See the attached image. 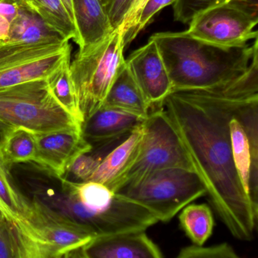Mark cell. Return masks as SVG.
Segmentation results:
<instances>
[{
    "instance_id": "obj_1",
    "label": "cell",
    "mask_w": 258,
    "mask_h": 258,
    "mask_svg": "<svg viewBox=\"0 0 258 258\" xmlns=\"http://www.w3.org/2000/svg\"><path fill=\"white\" fill-rule=\"evenodd\" d=\"M258 88V54L232 81L207 90L171 93L163 108L206 189V194L231 234L252 239L258 211L235 165L230 120L244 97Z\"/></svg>"
},
{
    "instance_id": "obj_2",
    "label": "cell",
    "mask_w": 258,
    "mask_h": 258,
    "mask_svg": "<svg viewBox=\"0 0 258 258\" xmlns=\"http://www.w3.org/2000/svg\"><path fill=\"white\" fill-rule=\"evenodd\" d=\"M163 59L173 92L207 90L243 74L258 54V40L239 47H223L195 39L186 31L151 36Z\"/></svg>"
},
{
    "instance_id": "obj_3",
    "label": "cell",
    "mask_w": 258,
    "mask_h": 258,
    "mask_svg": "<svg viewBox=\"0 0 258 258\" xmlns=\"http://www.w3.org/2000/svg\"><path fill=\"white\" fill-rule=\"evenodd\" d=\"M124 37L118 30L92 48L77 51L70 63V74L83 124L101 108L125 65Z\"/></svg>"
},
{
    "instance_id": "obj_4",
    "label": "cell",
    "mask_w": 258,
    "mask_h": 258,
    "mask_svg": "<svg viewBox=\"0 0 258 258\" xmlns=\"http://www.w3.org/2000/svg\"><path fill=\"white\" fill-rule=\"evenodd\" d=\"M0 121L35 135L82 129V124L56 101L46 80L0 89Z\"/></svg>"
},
{
    "instance_id": "obj_5",
    "label": "cell",
    "mask_w": 258,
    "mask_h": 258,
    "mask_svg": "<svg viewBox=\"0 0 258 258\" xmlns=\"http://www.w3.org/2000/svg\"><path fill=\"white\" fill-rule=\"evenodd\" d=\"M115 194L145 208L158 221L167 223L192 202L206 195V189L195 171L171 168L124 185Z\"/></svg>"
},
{
    "instance_id": "obj_6",
    "label": "cell",
    "mask_w": 258,
    "mask_h": 258,
    "mask_svg": "<svg viewBox=\"0 0 258 258\" xmlns=\"http://www.w3.org/2000/svg\"><path fill=\"white\" fill-rule=\"evenodd\" d=\"M142 126L143 139L139 156L121 180L118 190L159 170L180 168L193 171L189 156L163 107L151 110Z\"/></svg>"
},
{
    "instance_id": "obj_7",
    "label": "cell",
    "mask_w": 258,
    "mask_h": 258,
    "mask_svg": "<svg viewBox=\"0 0 258 258\" xmlns=\"http://www.w3.org/2000/svg\"><path fill=\"white\" fill-rule=\"evenodd\" d=\"M71 45L65 39L35 44L0 41V89L46 80L71 61Z\"/></svg>"
},
{
    "instance_id": "obj_8",
    "label": "cell",
    "mask_w": 258,
    "mask_h": 258,
    "mask_svg": "<svg viewBox=\"0 0 258 258\" xmlns=\"http://www.w3.org/2000/svg\"><path fill=\"white\" fill-rule=\"evenodd\" d=\"M258 15L230 3L218 5L195 15L186 33L223 47H239L257 38Z\"/></svg>"
},
{
    "instance_id": "obj_9",
    "label": "cell",
    "mask_w": 258,
    "mask_h": 258,
    "mask_svg": "<svg viewBox=\"0 0 258 258\" xmlns=\"http://www.w3.org/2000/svg\"><path fill=\"white\" fill-rule=\"evenodd\" d=\"M235 165L258 211V88L247 94L230 120Z\"/></svg>"
},
{
    "instance_id": "obj_10",
    "label": "cell",
    "mask_w": 258,
    "mask_h": 258,
    "mask_svg": "<svg viewBox=\"0 0 258 258\" xmlns=\"http://www.w3.org/2000/svg\"><path fill=\"white\" fill-rule=\"evenodd\" d=\"M30 226L44 258H58L95 238L35 197L30 200Z\"/></svg>"
},
{
    "instance_id": "obj_11",
    "label": "cell",
    "mask_w": 258,
    "mask_h": 258,
    "mask_svg": "<svg viewBox=\"0 0 258 258\" xmlns=\"http://www.w3.org/2000/svg\"><path fill=\"white\" fill-rule=\"evenodd\" d=\"M126 67L151 110L163 107L173 93L172 84L163 59L154 40L150 38L125 60Z\"/></svg>"
},
{
    "instance_id": "obj_12",
    "label": "cell",
    "mask_w": 258,
    "mask_h": 258,
    "mask_svg": "<svg viewBox=\"0 0 258 258\" xmlns=\"http://www.w3.org/2000/svg\"><path fill=\"white\" fill-rule=\"evenodd\" d=\"M36 144L33 162L61 179L78 156L93 149L83 137L82 129L36 135Z\"/></svg>"
},
{
    "instance_id": "obj_13",
    "label": "cell",
    "mask_w": 258,
    "mask_h": 258,
    "mask_svg": "<svg viewBox=\"0 0 258 258\" xmlns=\"http://www.w3.org/2000/svg\"><path fill=\"white\" fill-rule=\"evenodd\" d=\"M83 248L88 258H163L145 231L98 236Z\"/></svg>"
},
{
    "instance_id": "obj_14",
    "label": "cell",
    "mask_w": 258,
    "mask_h": 258,
    "mask_svg": "<svg viewBox=\"0 0 258 258\" xmlns=\"http://www.w3.org/2000/svg\"><path fill=\"white\" fill-rule=\"evenodd\" d=\"M142 139V123L105 156L89 180L102 183L115 194L121 180L137 159Z\"/></svg>"
},
{
    "instance_id": "obj_15",
    "label": "cell",
    "mask_w": 258,
    "mask_h": 258,
    "mask_svg": "<svg viewBox=\"0 0 258 258\" xmlns=\"http://www.w3.org/2000/svg\"><path fill=\"white\" fill-rule=\"evenodd\" d=\"M135 115L101 107L82 125L85 139L92 146L108 145L127 137L143 122Z\"/></svg>"
},
{
    "instance_id": "obj_16",
    "label": "cell",
    "mask_w": 258,
    "mask_h": 258,
    "mask_svg": "<svg viewBox=\"0 0 258 258\" xmlns=\"http://www.w3.org/2000/svg\"><path fill=\"white\" fill-rule=\"evenodd\" d=\"M79 51L98 45L115 30L101 0H73Z\"/></svg>"
},
{
    "instance_id": "obj_17",
    "label": "cell",
    "mask_w": 258,
    "mask_h": 258,
    "mask_svg": "<svg viewBox=\"0 0 258 258\" xmlns=\"http://www.w3.org/2000/svg\"><path fill=\"white\" fill-rule=\"evenodd\" d=\"M101 107L115 109L142 119L149 114L151 107L130 75L126 63L114 82Z\"/></svg>"
},
{
    "instance_id": "obj_18",
    "label": "cell",
    "mask_w": 258,
    "mask_h": 258,
    "mask_svg": "<svg viewBox=\"0 0 258 258\" xmlns=\"http://www.w3.org/2000/svg\"><path fill=\"white\" fill-rule=\"evenodd\" d=\"M0 258H43L39 245L1 210Z\"/></svg>"
},
{
    "instance_id": "obj_19",
    "label": "cell",
    "mask_w": 258,
    "mask_h": 258,
    "mask_svg": "<svg viewBox=\"0 0 258 258\" xmlns=\"http://www.w3.org/2000/svg\"><path fill=\"white\" fill-rule=\"evenodd\" d=\"M0 210L17 223L37 244L30 226V200L15 189L0 163Z\"/></svg>"
},
{
    "instance_id": "obj_20",
    "label": "cell",
    "mask_w": 258,
    "mask_h": 258,
    "mask_svg": "<svg viewBox=\"0 0 258 258\" xmlns=\"http://www.w3.org/2000/svg\"><path fill=\"white\" fill-rule=\"evenodd\" d=\"M62 38L51 31L34 12L21 9L11 23L7 42L35 44L60 40Z\"/></svg>"
},
{
    "instance_id": "obj_21",
    "label": "cell",
    "mask_w": 258,
    "mask_h": 258,
    "mask_svg": "<svg viewBox=\"0 0 258 258\" xmlns=\"http://www.w3.org/2000/svg\"><path fill=\"white\" fill-rule=\"evenodd\" d=\"M32 12L38 15L44 24L65 40L79 43L78 33L72 18L62 0H34Z\"/></svg>"
},
{
    "instance_id": "obj_22",
    "label": "cell",
    "mask_w": 258,
    "mask_h": 258,
    "mask_svg": "<svg viewBox=\"0 0 258 258\" xmlns=\"http://www.w3.org/2000/svg\"><path fill=\"white\" fill-rule=\"evenodd\" d=\"M179 220L186 236L197 246H203L212 236L215 220L208 205H188L182 211Z\"/></svg>"
},
{
    "instance_id": "obj_23",
    "label": "cell",
    "mask_w": 258,
    "mask_h": 258,
    "mask_svg": "<svg viewBox=\"0 0 258 258\" xmlns=\"http://www.w3.org/2000/svg\"><path fill=\"white\" fill-rule=\"evenodd\" d=\"M36 150V135L27 129L15 128L3 146L1 164L8 169L15 164L33 162Z\"/></svg>"
},
{
    "instance_id": "obj_24",
    "label": "cell",
    "mask_w": 258,
    "mask_h": 258,
    "mask_svg": "<svg viewBox=\"0 0 258 258\" xmlns=\"http://www.w3.org/2000/svg\"><path fill=\"white\" fill-rule=\"evenodd\" d=\"M71 61L64 64L46 79L48 87L60 105L83 125L77 96L70 74Z\"/></svg>"
},
{
    "instance_id": "obj_25",
    "label": "cell",
    "mask_w": 258,
    "mask_h": 258,
    "mask_svg": "<svg viewBox=\"0 0 258 258\" xmlns=\"http://www.w3.org/2000/svg\"><path fill=\"white\" fill-rule=\"evenodd\" d=\"M224 3L236 5L258 15V0H175L173 4L174 20L189 24L200 12Z\"/></svg>"
},
{
    "instance_id": "obj_26",
    "label": "cell",
    "mask_w": 258,
    "mask_h": 258,
    "mask_svg": "<svg viewBox=\"0 0 258 258\" xmlns=\"http://www.w3.org/2000/svg\"><path fill=\"white\" fill-rule=\"evenodd\" d=\"M176 258H242L227 243L219 244L211 247H186L180 251Z\"/></svg>"
},
{
    "instance_id": "obj_27",
    "label": "cell",
    "mask_w": 258,
    "mask_h": 258,
    "mask_svg": "<svg viewBox=\"0 0 258 258\" xmlns=\"http://www.w3.org/2000/svg\"><path fill=\"white\" fill-rule=\"evenodd\" d=\"M89 153H85L78 156L68 170V171L72 173L76 178L80 180V182L89 180L103 158L105 157V156L101 157V156H92Z\"/></svg>"
},
{
    "instance_id": "obj_28",
    "label": "cell",
    "mask_w": 258,
    "mask_h": 258,
    "mask_svg": "<svg viewBox=\"0 0 258 258\" xmlns=\"http://www.w3.org/2000/svg\"><path fill=\"white\" fill-rule=\"evenodd\" d=\"M147 1L148 0H134L122 24L118 28V31L121 32L124 37L125 48L134 39L133 34L139 21V15Z\"/></svg>"
},
{
    "instance_id": "obj_29",
    "label": "cell",
    "mask_w": 258,
    "mask_h": 258,
    "mask_svg": "<svg viewBox=\"0 0 258 258\" xmlns=\"http://www.w3.org/2000/svg\"><path fill=\"white\" fill-rule=\"evenodd\" d=\"M174 2L175 0H148L139 15V21L133 34L134 39L149 24L158 12L166 6L174 4Z\"/></svg>"
},
{
    "instance_id": "obj_30",
    "label": "cell",
    "mask_w": 258,
    "mask_h": 258,
    "mask_svg": "<svg viewBox=\"0 0 258 258\" xmlns=\"http://www.w3.org/2000/svg\"><path fill=\"white\" fill-rule=\"evenodd\" d=\"M134 0H110L106 10L114 30L121 27Z\"/></svg>"
},
{
    "instance_id": "obj_31",
    "label": "cell",
    "mask_w": 258,
    "mask_h": 258,
    "mask_svg": "<svg viewBox=\"0 0 258 258\" xmlns=\"http://www.w3.org/2000/svg\"><path fill=\"white\" fill-rule=\"evenodd\" d=\"M21 9L15 0H0V15L10 23L18 16Z\"/></svg>"
},
{
    "instance_id": "obj_32",
    "label": "cell",
    "mask_w": 258,
    "mask_h": 258,
    "mask_svg": "<svg viewBox=\"0 0 258 258\" xmlns=\"http://www.w3.org/2000/svg\"><path fill=\"white\" fill-rule=\"evenodd\" d=\"M15 127L5 123L3 121H0V163H1L2 151H3V146L6 142L7 137L9 136L10 132H12Z\"/></svg>"
},
{
    "instance_id": "obj_33",
    "label": "cell",
    "mask_w": 258,
    "mask_h": 258,
    "mask_svg": "<svg viewBox=\"0 0 258 258\" xmlns=\"http://www.w3.org/2000/svg\"><path fill=\"white\" fill-rule=\"evenodd\" d=\"M11 23L0 15V41L7 40L9 36Z\"/></svg>"
},
{
    "instance_id": "obj_34",
    "label": "cell",
    "mask_w": 258,
    "mask_h": 258,
    "mask_svg": "<svg viewBox=\"0 0 258 258\" xmlns=\"http://www.w3.org/2000/svg\"><path fill=\"white\" fill-rule=\"evenodd\" d=\"M83 246L77 247L67 252L66 258H88L85 254Z\"/></svg>"
},
{
    "instance_id": "obj_35",
    "label": "cell",
    "mask_w": 258,
    "mask_h": 258,
    "mask_svg": "<svg viewBox=\"0 0 258 258\" xmlns=\"http://www.w3.org/2000/svg\"><path fill=\"white\" fill-rule=\"evenodd\" d=\"M21 9H26V10L31 12L32 6H33L34 0H15Z\"/></svg>"
},
{
    "instance_id": "obj_36",
    "label": "cell",
    "mask_w": 258,
    "mask_h": 258,
    "mask_svg": "<svg viewBox=\"0 0 258 258\" xmlns=\"http://www.w3.org/2000/svg\"><path fill=\"white\" fill-rule=\"evenodd\" d=\"M63 4L65 5V8L68 10L70 16L72 18L73 21L74 23V9H73V0H62Z\"/></svg>"
},
{
    "instance_id": "obj_37",
    "label": "cell",
    "mask_w": 258,
    "mask_h": 258,
    "mask_svg": "<svg viewBox=\"0 0 258 258\" xmlns=\"http://www.w3.org/2000/svg\"><path fill=\"white\" fill-rule=\"evenodd\" d=\"M101 3H102L103 6H104L105 9H106L108 5H109V2L110 0H101Z\"/></svg>"
},
{
    "instance_id": "obj_38",
    "label": "cell",
    "mask_w": 258,
    "mask_h": 258,
    "mask_svg": "<svg viewBox=\"0 0 258 258\" xmlns=\"http://www.w3.org/2000/svg\"><path fill=\"white\" fill-rule=\"evenodd\" d=\"M66 254H62V255H61L60 257H59L58 258H66Z\"/></svg>"
}]
</instances>
